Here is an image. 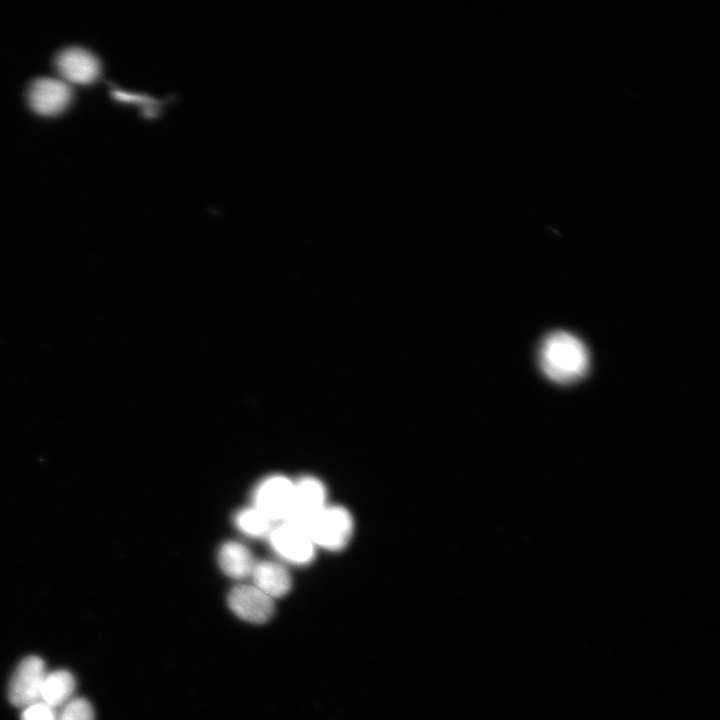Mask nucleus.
<instances>
[{
    "label": "nucleus",
    "mask_w": 720,
    "mask_h": 720,
    "mask_svg": "<svg viewBox=\"0 0 720 720\" xmlns=\"http://www.w3.org/2000/svg\"><path fill=\"white\" fill-rule=\"evenodd\" d=\"M72 96L71 86L59 78H38L27 90L29 106L42 116H56L64 112L70 105Z\"/></svg>",
    "instance_id": "nucleus-5"
},
{
    "label": "nucleus",
    "mask_w": 720,
    "mask_h": 720,
    "mask_svg": "<svg viewBox=\"0 0 720 720\" xmlns=\"http://www.w3.org/2000/svg\"><path fill=\"white\" fill-rule=\"evenodd\" d=\"M326 506V490L314 477H304L294 483L293 500L286 521L305 527Z\"/></svg>",
    "instance_id": "nucleus-9"
},
{
    "label": "nucleus",
    "mask_w": 720,
    "mask_h": 720,
    "mask_svg": "<svg viewBox=\"0 0 720 720\" xmlns=\"http://www.w3.org/2000/svg\"><path fill=\"white\" fill-rule=\"evenodd\" d=\"M46 674L45 663L40 657L32 655L24 658L9 682L10 703L24 709L41 701V689Z\"/></svg>",
    "instance_id": "nucleus-3"
},
{
    "label": "nucleus",
    "mask_w": 720,
    "mask_h": 720,
    "mask_svg": "<svg viewBox=\"0 0 720 720\" xmlns=\"http://www.w3.org/2000/svg\"><path fill=\"white\" fill-rule=\"evenodd\" d=\"M254 586L273 598L286 595L291 588L292 581L287 569L273 561L256 563L252 571Z\"/></svg>",
    "instance_id": "nucleus-10"
},
{
    "label": "nucleus",
    "mask_w": 720,
    "mask_h": 720,
    "mask_svg": "<svg viewBox=\"0 0 720 720\" xmlns=\"http://www.w3.org/2000/svg\"><path fill=\"white\" fill-rule=\"evenodd\" d=\"M54 65L59 79L70 86L89 85L95 82L101 73L98 58L80 47H68L58 52Z\"/></svg>",
    "instance_id": "nucleus-6"
},
{
    "label": "nucleus",
    "mask_w": 720,
    "mask_h": 720,
    "mask_svg": "<svg viewBox=\"0 0 720 720\" xmlns=\"http://www.w3.org/2000/svg\"><path fill=\"white\" fill-rule=\"evenodd\" d=\"M234 521L241 532L253 537L264 536L273 528V521L255 507L239 511Z\"/></svg>",
    "instance_id": "nucleus-13"
},
{
    "label": "nucleus",
    "mask_w": 720,
    "mask_h": 720,
    "mask_svg": "<svg viewBox=\"0 0 720 720\" xmlns=\"http://www.w3.org/2000/svg\"><path fill=\"white\" fill-rule=\"evenodd\" d=\"M539 364L544 374L559 384L581 379L589 369V353L584 343L566 331L547 335L539 349Z\"/></svg>",
    "instance_id": "nucleus-1"
},
{
    "label": "nucleus",
    "mask_w": 720,
    "mask_h": 720,
    "mask_svg": "<svg viewBox=\"0 0 720 720\" xmlns=\"http://www.w3.org/2000/svg\"><path fill=\"white\" fill-rule=\"evenodd\" d=\"M218 563L227 576L235 579L251 576L256 564L249 549L235 541L226 542L221 546Z\"/></svg>",
    "instance_id": "nucleus-11"
},
{
    "label": "nucleus",
    "mask_w": 720,
    "mask_h": 720,
    "mask_svg": "<svg viewBox=\"0 0 720 720\" xmlns=\"http://www.w3.org/2000/svg\"><path fill=\"white\" fill-rule=\"evenodd\" d=\"M55 709L43 701H38L25 707L21 713V720H57Z\"/></svg>",
    "instance_id": "nucleus-15"
},
{
    "label": "nucleus",
    "mask_w": 720,
    "mask_h": 720,
    "mask_svg": "<svg viewBox=\"0 0 720 720\" xmlns=\"http://www.w3.org/2000/svg\"><path fill=\"white\" fill-rule=\"evenodd\" d=\"M294 483L281 475L264 479L254 494L255 508L273 522L286 521L289 517L293 500Z\"/></svg>",
    "instance_id": "nucleus-4"
},
{
    "label": "nucleus",
    "mask_w": 720,
    "mask_h": 720,
    "mask_svg": "<svg viewBox=\"0 0 720 720\" xmlns=\"http://www.w3.org/2000/svg\"><path fill=\"white\" fill-rule=\"evenodd\" d=\"M227 602L236 616L253 624L267 622L274 613L273 599L254 585L235 586Z\"/></svg>",
    "instance_id": "nucleus-8"
},
{
    "label": "nucleus",
    "mask_w": 720,
    "mask_h": 720,
    "mask_svg": "<svg viewBox=\"0 0 720 720\" xmlns=\"http://www.w3.org/2000/svg\"><path fill=\"white\" fill-rule=\"evenodd\" d=\"M270 542L273 549L291 563L304 565L314 557L315 545L307 531L289 521L272 529Z\"/></svg>",
    "instance_id": "nucleus-7"
},
{
    "label": "nucleus",
    "mask_w": 720,
    "mask_h": 720,
    "mask_svg": "<svg viewBox=\"0 0 720 720\" xmlns=\"http://www.w3.org/2000/svg\"><path fill=\"white\" fill-rule=\"evenodd\" d=\"M75 687V678L69 671L60 669L47 672L41 689V701L54 709L61 707L72 699Z\"/></svg>",
    "instance_id": "nucleus-12"
},
{
    "label": "nucleus",
    "mask_w": 720,
    "mask_h": 720,
    "mask_svg": "<svg viewBox=\"0 0 720 720\" xmlns=\"http://www.w3.org/2000/svg\"><path fill=\"white\" fill-rule=\"evenodd\" d=\"M304 529L315 546L339 551L350 542L354 523L350 512L344 507L326 505Z\"/></svg>",
    "instance_id": "nucleus-2"
},
{
    "label": "nucleus",
    "mask_w": 720,
    "mask_h": 720,
    "mask_svg": "<svg viewBox=\"0 0 720 720\" xmlns=\"http://www.w3.org/2000/svg\"><path fill=\"white\" fill-rule=\"evenodd\" d=\"M57 720H94V710L87 699L75 697L62 706Z\"/></svg>",
    "instance_id": "nucleus-14"
}]
</instances>
